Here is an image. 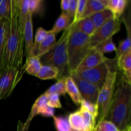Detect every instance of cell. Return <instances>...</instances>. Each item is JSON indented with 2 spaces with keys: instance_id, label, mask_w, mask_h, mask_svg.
<instances>
[{
  "instance_id": "obj_38",
  "label": "cell",
  "mask_w": 131,
  "mask_h": 131,
  "mask_svg": "<svg viewBox=\"0 0 131 131\" xmlns=\"http://www.w3.org/2000/svg\"><path fill=\"white\" fill-rule=\"evenodd\" d=\"M69 1L70 0H62L61 1V8L63 12L66 13L67 11L69 5Z\"/></svg>"
},
{
  "instance_id": "obj_12",
  "label": "cell",
  "mask_w": 131,
  "mask_h": 131,
  "mask_svg": "<svg viewBox=\"0 0 131 131\" xmlns=\"http://www.w3.org/2000/svg\"><path fill=\"white\" fill-rule=\"evenodd\" d=\"M107 0H87L84 12L81 19L90 17L96 13L107 8Z\"/></svg>"
},
{
  "instance_id": "obj_18",
  "label": "cell",
  "mask_w": 131,
  "mask_h": 131,
  "mask_svg": "<svg viewBox=\"0 0 131 131\" xmlns=\"http://www.w3.org/2000/svg\"><path fill=\"white\" fill-rule=\"evenodd\" d=\"M42 66L39 58L31 57L26 58V61L24 65H23V67L27 74L37 77Z\"/></svg>"
},
{
  "instance_id": "obj_15",
  "label": "cell",
  "mask_w": 131,
  "mask_h": 131,
  "mask_svg": "<svg viewBox=\"0 0 131 131\" xmlns=\"http://www.w3.org/2000/svg\"><path fill=\"white\" fill-rule=\"evenodd\" d=\"M114 17L115 16L112 12L109 9L106 8L90 17V19L93 23L95 29H97Z\"/></svg>"
},
{
  "instance_id": "obj_16",
  "label": "cell",
  "mask_w": 131,
  "mask_h": 131,
  "mask_svg": "<svg viewBox=\"0 0 131 131\" xmlns=\"http://www.w3.org/2000/svg\"><path fill=\"white\" fill-rule=\"evenodd\" d=\"M9 21L6 19L0 20V70L2 67L4 51L8 33Z\"/></svg>"
},
{
  "instance_id": "obj_32",
  "label": "cell",
  "mask_w": 131,
  "mask_h": 131,
  "mask_svg": "<svg viewBox=\"0 0 131 131\" xmlns=\"http://www.w3.org/2000/svg\"><path fill=\"white\" fill-rule=\"evenodd\" d=\"M81 108L86 110L91 114L95 118H97L99 115V108L97 104H93L88 101L82 100L81 102Z\"/></svg>"
},
{
  "instance_id": "obj_37",
  "label": "cell",
  "mask_w": 131,
  "mask_h": 131,
  "mask_svg": "<svg viewBox=\"0 0 131 131\" xmlns=\"http://www.w3.org/2000/svg\"><path fill=\"white\" fill-rule=\"evenodd\" d=\"M32 120L28 118L26 121L24 123L22 122L20 120L18 121L17 127V131H28L29 130V126H30L31 122Z\"/></svg>"
},
{
  "instance_id": "obj_4",
  "label": "cell",
  "mask_w": 131,
  "mask_h": 131,
  "mask_svg": "<svg viewBox=\"0 0 131 131\" xmlns=\"http://www.w3.org/2000/svg\"><path fill=\"white\" fill-rule=\"evenodd\" d=\"M117 59L110 60V69L104 83L100 89L97 104L99 108V121L105 120L108 112L117 81Z\"/></svg>"
},
{
  "instance_id": "obj_2",
  "label": "cell",
  "mask_w": 131,
  "mask_h": 131,
  "mask_svg": "<svg viewBox=\"0 0 131 131\" xmlns=\"http://www.w3.org/2000/svg\"><path fill=\"white\" fill-rule=\"evenodd\" d=\"M105 120L113 123L120 131L131 125V84L122 74L116 81L111 104Z\"/></svg>"
},
{
  "instance_id": "obj_28",
  "label": "cell",
  "mask_w": 131,
  "mask_h": 131,
  "mask_svg": "<svg viewBox=\"0 0 131 131\" xmlns=\"http://www.w3.org/2000/svg\"><path fill=\"white\" fill-rule=\"evenodd\" d=\"M54 124L57 131H74L70 127L68 118L65 116H54Z\"/></svg>"
},
{
  "instance_id": "obj_24",
  "label": "cell",
  "mask_w": 131,
  "mask_h": 131,
  "mask_svg": "<svg viewBox=\"0 0 131 131\" xmlns=\"http://www.w3.org/2000/svg\"><path fill=\"white\" fill-rule=\"evenodd\" d=\"M45 93L47 95L56 93L60 95H65L66 92V78H60L54 84L51 86Z\"/></svg>"
},
{
  "instance_id": "obj_17",
  "label": "cell",
  "mask_w": 131,
  "mask_h": 131,
  "mask_svg": "<svg viewBox=\"0 0 131 131\" xmlns=\"http://www.w3.org/2000/svg\"><path fill=\"white\" fill-rule=\"evenodd\" d=\"M72 22V20L70 19V17L66 13L62 12L61 15L59 16V17L55 22L52 28L49 31L56 35L61 31L68 29Z\"/></svg>"
},
{
  "instance_id": "obj_5",
  "label": "cell",
  "mask_w": 131,
  "mask_h": 131,
  "mask_svg": "<svg viewBox=\"0 0 131 131\" xmlns=\"http://www.w3.org/2000/svg\"><path fill=\"white\" fill-rule=\"evenodd\" d=\"M24 72L23 66L20 69L7 67L0 70V100L5 99L12 93Z\"/></svg>"
},
{
  "instance_id": "obj_8",
  "label": "cell",
  "mask_w": 131,
  "mask_h": 131,
  "mask_svg": "<svg viewBox=\"0 0 131 131\" xmlns=\"http://www.w3.org/2000/svg\"><path fill=\"white\" fill-rule=\"evenodd\" d=\"M69 75L72 78L76 84L82 99L88 101L91 103L97 104L100 88L90 82L81 78L75 72L70 73Z\"/></svg>"
},
{
  "instance_id": "obj_33",
  "label": "cell",
  "mask_w": 131,
  "mask_h": 131,
  "mask_svg": "<svg viewBox=\"0 0 131 131\" xmlns=\"http://www.w3.org/2000/svg\"><path fill=\"white\" fill-rule=\"evenodd\" d=\"M47 104L52 108H61V104L60 100V95L56 93L47 95Z\"/></svg>"
},
{
  "instance_id": "obj_20",
  "label": "cell",
  "mask_w": 131,
  "mask_h": 131,
  "mask_svg": "<svg viewBox=\"0 0 131 131\" xmlns=\"http://www.w3.org/2000/svg\"><path fill=\"white\" fill-rule=\"evenodd\" d=\"M68 121L70 127L74 131H84V125L83 116L80 111L72 113L68 116Z\"/></svg>"
},
{
  "instance_id": "obj_19",
  "label": "cell",
  "mask_w": 131,
  "mask_h": 131,
  "mask_svg": "<svg viewBox=\"0 0 131 131\" xmlns=\"http://www.w3.org/2000/svg\"><path fill=\"white\" fill-rule=\"evenodd\" d=\"M128 3L127 0H107V8L112 12L115 17H121Z\"/></svg>"
},
{
  "instance_id": "obj_7",
  "label": "cell",
  "mask_w": 131,
  "mask_h": 131,
  "mask_svg": "<svg viewBox=\"0 0 131 131\" xmlns=\"http://www.w3.org/2000/svg\"><path fill=\"white\" fill-rule=\"evenodd\" d=\"M110 69V59L107 58L106 61L98 66L90 69L74 72L81 78L90 82L101 89L104 83Z\"/></svg>"
},
{
  "instance_id": "obj_11",
  "label": "cell",
  "mask_w": 131,
  "mask_h": 131,
  "mask_svg": "<svg viewBox=\"0 0 131 131\" xmlns=\"http://www.w3.org/2000/svg\"><path fill=\"white\" fill-rule=\"evenodd\" d=\"M23 37H24V51L26 55V58L33 57V21H32V15L29 13L26 19L24 24V31H23Z\"/></svg>"
},
{
  "instance_id": "obj_39",
  "label": "cell",
  "mask_w": 131,
  "mask_h": 131,
  "mask_svg": "<svg viewBox=\"0 0 131 131\" xmlns=\"http://www.w3.org/2000/svg\"><path fill=\"white\" fill-rule=\"evenodd\" d=\"M122 131H131V125H129V126L127 127L125 130H124Z\"/></svg>"
},
{
  "instance_id": "obj_36",
  "label": "cell",
  "mask_w": 131,
  "mask_h": 131,
  "mask_svg": "<svg viewBox=\"0 0 131 131\" xmlns=\"http://www.w3.org/2000/svg\"><path fill=\"white\" fill-rule=\"evenodd\" d=\"M77 4H78V0H70L69 1V5L68 10L66 14L70 17V19L73 20L76 11Z\"/></svg>"
},
{
  "instance_id": "obj_35",
  "label": "cell",
  "mask_w": 131,
  "mask_h": 131,
  "mask_svg": "<svg viewBox=\"0 0 131 131\" xmlns=\"http://www.w3.org/2000/svg\"><path fill=\"white\" fill-rule=\"evenodd\" d=\"M87 0H78V4H77L76 11H75V16L74 19L70 24H74L77 21L81 19L82 15L84 12V8H85L86 5Z\"/></svg>"
},
{
  "instance_id": "obj_3",
  "label": "cell",
  "mask_w": 131,
  "mask_h": 131,
  "mask_svg": "<svg viewBox=\"0 0 131 131\" xmlns=\"http://www.w3.org/2000/svg\"><path fill=\"white\" fill-rule=\"evenodd\" d=\"M68 38V70L69 74L76 70L80 63L90 51L89 37L70 28Z\"/></svg>"
},
{
  "instance_id": "obj_14",
  "label": "cell",
  "mask_w": 131,
  "mask_h": 131,
  "mask_svg": "<svg viewBox=\"0 0 131 131\" xmlns=\"http://www.w3.org/2000/svg\"><path fill=\"white\" fill-rule=\"evenodd\" d=\"M66 92L75 104L77 106L81 104L83 99L76 84L70 75L66 78Z\"/></svg>"
},
{
  "instance_id": "obj_30",
  "label": "cell",
  "mask_w": 131,
  "mask_h": 131,
  "mask_svg": "<svg viewBox=\"0 0 131 131\" xmlns=\"http://www.w3.org/2000/svg\"><path fill=\"white\" fill-rule=\"evenodd\" d=\"M95 49L104 54V53H106V52H113V51H116V47L113 42V38H110L99 44L95 48Z\"/></svg>"
},
{
  "instance_id": "obj_1",
  "label": "cell",
  "mask_w": 131,
  "mask_h": 131,
  "mask_svg": "<svg viewBox=\"0 0 131 131\" xmlns=\"http://www.w3.org/2000/svg\"><path fill=\"white\" fill-rule=\"evenodd\" d=\"M24 37L19 22L18 0H12L11 18L4 51L2 68L20 69L24 58Z\"/></svg>"
},
{
  "instance_id": "obj_21",
  "label": "cell",
  "mask_w": 131,
  "mask_h": 131,
  "mask_svg": "<svg viewBox=\"0 0 131 131\" xmlns=\"http://www.w3.org/2000/svg\"><path fill=\"white\" fill-rule=\"evenodd\" d=\"M56 42V35L51 33L49 31L47 35L40 45L37 57L40 58L41 56L45 54L53 46Z\"/></svg>"
},
{
  "instance_id": "obj_29",
  "label": "cell",
  "mask_w": 131,
  "mask_h": 131,
  "mask_svg": "<svg viewBox=\"0 0 131 131\" xmlns=\"http://www.w3.org/2000/svg\"><path fill=\"white\" fill-rule=\"evenodd\" d=\"M129 50H131V39L130 36H128L125 39L122 40L119 42L118 47L116 49V58L118 60L122 55Z\"/></svg>"
},
{
  "instance_id": "obj_22",
  "label": "cell",
  "mask_w": 131,
  "mask_h": 131,
  "mask_svg": "<svg viewBox=\"0 0 131 131\" xmlns=\"http://www.w3.org/2000/svg\"><path fill=\"white\" fill-rule=\"evenodd\" d=\"M59 72L57 69L49 65H42V68L37 75V78L42 80L58 79Z\"/></svg>"
},
{
  "instance_id": "obj_9",
  "label": "cell",
  "mask_w": 131,
  "mask_h": 131,
  "mask_svg": "<svg viewBox=\"0 0 131 131\" xmlns=\"http://www.w3.org/2000/svg\"><path fill=\"white\" fill-rule=\"evenodd\" d=\"M47 94L44 93L36 100L28 118L32 120L33 118L38 115L45 117H53L54 116V109L47 106Z\"/></svg>"
},
{
  "instance_id": "obj_10",
  "label": "cell",
  "mask_w": 131,
  "mask_h": 131,
  "mask_svg": "<svg viewBox=\"0 0 131 131\" xmlns=\"http://www.w3.org/2000/svg\"><path fill=\"white\" fill-rule=\"evenodd\" d=\"M107 58L104 56V54L97 51L95 49H92L83 58L75 72L82 71L94 68L105 62Z\"/></svg>"
},
{
  "instance_id": "obj_13",
  "label": "cell",
  "mask_w": 131,
  "mask_h": 131,
  "mask_svg": "<svg viewBox=\"0 0 131 131\" xmlns=\"http://www.w3.org/2000/svg\"><path fill=\"white\" fill-rule=\"evenodd\" d=\"M69 27L86 35L89 37H91L96 30L90 17H86L80 19L74 24H70Z\"/></svg>"
},
{
  "instance_id": "obj_31",
  "label": "cell",
  "mask_w": 131,
  "mask_h": 131,
  "mask_svg": "<svg viewBox=\"0 0 131 131\" xmlns=\"http://www.w3.org/2000/svg\"><path fill=\"white\" fill-rule=\"evenodd\" d=\"M95 131H120L111 122L107 120L99 121L95 127Z\"/></svg>"
},
{
  "instance_id": "obj_23",
  "label": "cell",
  "mask_w": 131,
  "mask_h": 131,
  "mask_svg": "<svg viewBox=\"0 0 131 131\" xmlns=\"http://www.w3.org/2000/svg\"><path fill=\"white\" fill-rule=\"evenodd\" d=\"M29 0H18L19 5V22L20 28L23 32L26 19L29 14Z\"/></svg>"
},
{
  "instance_id": "obj_6",
  "label": "cell",
  "mask_w": 131,
  "mask_h": 131,
  "mask_svg": "<svg viewBox=\"0 0 131 131\" xmlns=\"http://www.w3.org/2000/svg\"><path fill=\"white\" fill-rule=\"evenodd\" d=\"M122 20L120 17H114L97 29L93 35L89 37V47L90 49H95L99 44L106 40L113 38L121 28Z\"/></svg>"
},
{
  "instance_id": "obj_26",
  "label": "cell",
  "mask_w": 131,
  "mask_h": 131,
  "mask_svg": "<svg viewBox=\"0 0 131 131\" xmlns=\"http://www.w3.org/2000/svg\"><path fill=\"white\" fill-rule=\"evenodd\" d=\"M48 32L49 31L46 30L42 27H39V28H37V31H36L35 41L33 42V57H37L40 45L42 40L44 39L46 36L47 35Z\"/></svg>"
},
{
  "instance_id": "obj_34",
  "label": "cell",
  "mask_w": 131,
  "mask_h": 131,
  "mask_svg": "<svg viewBox=\"0 0 131 131\" xmlns=\"http://www.w3.org/2000/svg\"><path fill=\"white\" fill-rule=\"evenodd\" d=\"M43 1L42 0H29V13L31 15L37 13H40L43 9Z\"/></svg>"
},
{
  "instance_id": "obj_40",
  "label": "cell",
  "mask_w": 131,
  "mask_h": 131,
  "mask_svg": "<svg viewBox=\"0 0 131 131\" xmlns=\"http://www.w3.org/2000/svg\"><path fill=\"white\" fill-rule=\"evenodd\" d=\"M94 131H95V130H94Z\"/></svg>"
},
{
  "instance_id": "obj_25",
  "label": "cell",
  "mask_w": 131,
  "mask_h": 131,
  "mask_svg": "<svg viewBox=\"0 0 131 131\" xmlns=\"http://www.w3.org/2000/svg\"><path fill=\"white\" fill-rule=\"evenodd\" d=\"M79 110L81 113L84 122V131H94L96 125V119L86 110L81 107Z\"/></svg>"
},
{
  "instance_id": "obj_27",
  "label": "cell",
  "mask_w": 131,
  "mask_h": 131,
  "mask_svg": "<svg viewBox=\"0 0 131 131\" xmlns=\"http://www.w3.org/2000/svg\"><path fill=\"white\" fill-rule=\"evenodd\" d=\"M12 13V0H0V20H10Z\"/></svg>"
}]
</instances>
